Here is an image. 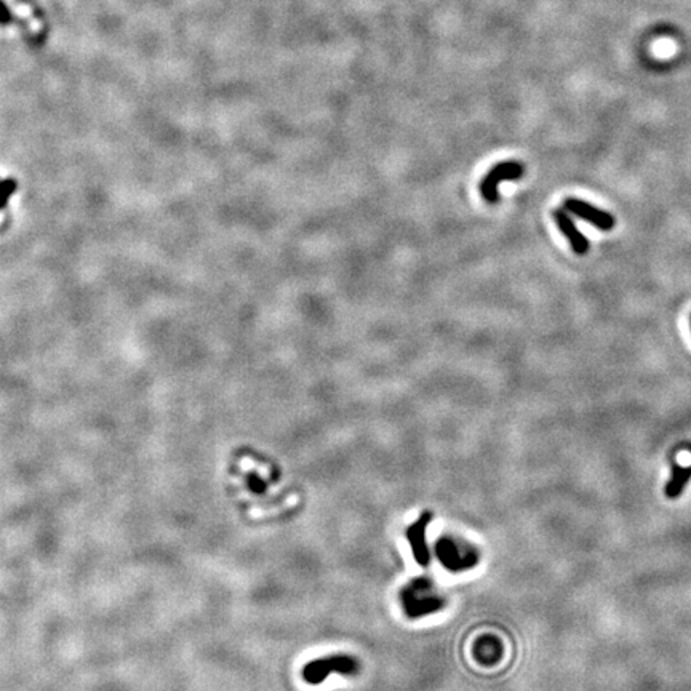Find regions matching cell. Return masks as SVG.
<instances>
[{
	"label": "cell",
	"mask_w": 691,
	"mask_h": 691,
	"mask_svg": "<svg viewBox=\"0 0 691 691\" xmlns=\"http://www.w3.org/2000/svg\"><path fill=\"white\" fill-rule=\"evenodd\" d=\"M690 323H691V320H690Z\"/></svg>",
	"instance_id": "9"
},
{
	"label": "cell",
	"mask_w": 691,
	"mask_h": 691,
	"mask_svg": "<svg viewBox=\"0 0 691 691\" xmlns=\"http://www.w3.org/2000/svg\"><path fill=\"white\" fill-rule=\"evenodd\" d=\"M553 219H556V223H557L558 229H560V232L565 235V237L568 239V242H570L573 252H575L576 254H586L587 252H589V248H591L589 240H587L584 235H582L580 230H578L575 221H573V218L570 217V215H568L565 208L556 210V212H553Z\"/></svg>",
	"instance_id": "4"
},
{
	"label": "cell",
	"mask_w": 691,
	"mask_h": 691,
	"mask_svg": "<svg viewBox=\"0 0 691 691\" xmlns=\"http://www.w3.org/2000/svg\"><path fill=\"white\" fill-rule=\"evenodd\" d=\"M439 557L440 560L443 562V565L447 568H452V570H461V568H468L475 565V558L472 560V557L465 556L463 557L458 552L457 544L450 539H443L439 544Z\"/></svg>",
	"instance_id": "6"
},
{
	"label": "cell",
	"mask_w": 691,
	"mask_h": 691,
	"mask_svg": "<svg viewBox=\"0 0 691 691\" xmlns=\"http://www.w3.org/2000/svg\"><path fill=\"white\" fill-rule=\"evenodd\" d=\"M690 479H691V465L690 468H682V465L674 464L672 465V477H670V480L668 482V485H666V490H664L666 496H668L669 499L679 498L680 494L683 493V490H685V487H687V483L690 482Z\"/></svg>",
	"instance_id": "7"
},
{
	"label": "cell",
	"mask_w": 691,
	"mask_h": 691,
	"mask_svg": "<svg viewBox=\"0 0 691 691\" xmlns=\"http://www.w3.org/2000/svg\"><path fill=\"white\" fill-rule=\"evenodd\" d=\"M523 173H525V168L518 162H503V164L494 165L485 175L482 184H480V194L487 202L496 204L499 200V184L504 181L520 179Z\"/></svg>",
	"instance_id": "2"
},
{
	"label": "cell",
	"mask_w": 691,
	"mask_h": 691,
	"mask_svg": "<svg viewBox=\"0 0 691 691\" xmlns=\"http://www.w3.org/2000/svg\"><path fill=\"white\" fill-rule=\"evenodd\" d=\"M563 208H565L568 213L581 218L582 221L591 223L592 226L599 228L600 230H611L616 224L613 215L605 212V210L597 208L594 205L584 202V200L567 199L565 204H563Z\"/></svg>",
	"instance_id": "3"
},
{
	"label": "cell",
	"mask_w": 691,
	"mask_h": 691,
	"mask_svg": "<svg viewBox=\"0 0 691 691\" xmlns=\"http://www.w3.org/2000/svg\"><path fill=\"white\" fill-rule=\"evenodd\" d=\"M336 672V674H355L357 672V663L349 656H330V658H323V659H316L312 663H309L303 669V677L307 683L317 685L322 683L323 680L328 677V674Z\"/></svg>",
	"instance_id": "1"
},
{
	"label": "cell",
	"mask_w": 691,
	"mask_h": 691,
	"mask_svg": "<svg viewBox=\"0 0 691 691\" xmlns=\"http://www.w3.org/2000/svg\"><path fill=\"white\" fill-rule=\"evenodd\" d=\"M429 520L430 514H424V516H421L418 520L406 530V539H408V542L411 544L413 556L421 567H426L429 563V551L428 546H426V536H424Z\"/></svg>",
	"instance_id": "5"
},
{
	"label": "cell",
	"mask_w": 691,
	"mask_h": 691,
	"mask_svg": "<svg viewBox=\"0 0 691 691\" xmlns=\"http://www.w3.org/2000/svg\"><path fill=\"white\" fill-rule=\"evenodd\" d=\"M12 21V14H10L7 5L0 0V24H7Z\"/></svg>",
	"instance_id": "8"
}]
</instances>
